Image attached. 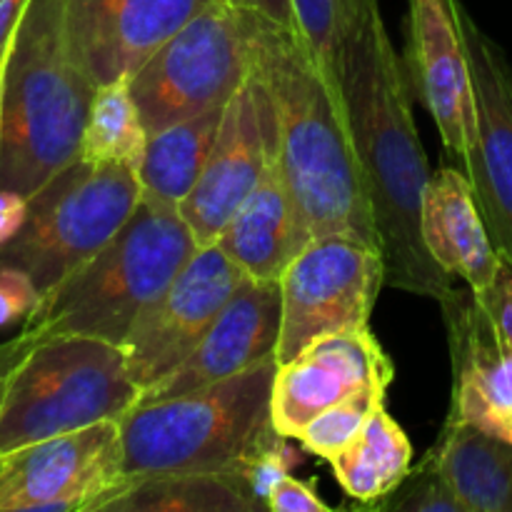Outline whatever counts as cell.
I'll use <instances>...</instances> for the list:
<instances>
[{
    "label": "cell",
    "instance_id": "cell-1",
    "mask_svg": "<svg viewBox=\"0 0 512 512\" xmlns=\"http://www.w3.org/2000/svg\"><path fill=\"white\" fill-rule=\"evenodd\" d=\"M338 80L385 258V283L445 303L458 293L455 278L430 258L420 233L433 173L413 120V88L378 0L345 40Z\"/></svg>",
    "mask_w": 512,
    "mask_h": 512
},
{
    "label": "cell",
    "instance_id": "cell-2",
    "mask_svg": "<svg viewBox=\"0 0 512 512\" xmlns=\"http://www.w3.org/2000/svg\"><path fill=\"white\" fill-rule=\"evenodd\" d=\"M255 63L273 98L280 170L305 243L345 235L380 250L340 83L325 73L298 28L268 18Z\"/></svg>",
    "mask_w": 512,
    "mask_h": 512
},
{
    "label": "cell",
    "instance_id": "cell-3",
    "mask_svg": "<svg viewBox=\"0 0 512 512\" xmlns=\"http://www.w3.org/2000/svg\"><path fill=\"white\" fill-rule=\"evenodd\" d=\"M93 95L65 40V0H30L5 68L0 190L30 198L78 158Z\"/></svg>",
    "mask_w": 512,
    "mask_h": 512
},
{
    "label": "cell",
    "instance_id": "cell-4",
    "mask_svg": "<svg viewBox=\"0 0 512 512\" xmlns=\"http://www.w3.org/2000/svg\"><path fill=\"white\" fill-rule=\"evenodd\" d=\"M198 248L178 208L140 195L138 208L110 243L40 298L20 338L30 348L55 335H88L123 345L135 320Z\"/></svg>",
    "mask_w": 512,
    "mask_h": 512
},
{
    "label": "cell",
    "instance_id": "cell-5",
    "mask_svg": "<svg viewBox=\"0 0 512 512\" xmlns=\"http://www.w3.org/2000/svg\"><path fill=\"white\" fill-rule=\"evenodd\" d=\"M278 355L228 380L138 403L120 420V458L128 480L183 473H233L275 433L270 395Z\"/></svg>",
    "mask_w": 512,
    "mask_h": 512
},
{
    "label": "cell",
    "instance_id": "cell-6",
    "mask_svg": "<svg viewBox=\"0 0 512 512\" xmlns=\"http://www.w3.org/2000/svg\"><path fill=\"white\" fill-rule=\"evenodd\" d=\"M138 400L123 345L88 335L40 340L8 375L0 455L105 420L120 423Z\"/></svg>",
    "mask_w": 512,
    "mask_h": 512
},
{
    "label": "cell",
    "instance_id": "cell-7",
    "mask_svg": "<svg viewBox=\"0 0 512 512\" xmlns=\"http://www.w3.org/2000/svg\"><path fill=\"white\" fill-rule=\"evenodd\" d=\"M138 170L75 158L28 198V220L0 245V265L25 270L40 298L88 263L140 203Z\"/></svg>",
    "mask_w": 512,
    "mask_h": 512
},
{
    "label": "cell",
    "instance_id": "cell-8",
    "mask_svg": "<svg viewBox=\"0 0 512 512\" xmlns=\"http://www.w3.org/2000/svg\"><path fill=\"white\" fill-rule=\"evenodd\" d=\"M263 15L218 0L128 78L148 135L220 108L253 73Z\"/></svg>",
    "mask_w": 512,
    "mask_h": 512
},
{
    "label": "cell",
    "instance_id": "cell-9",
    "mask_svg": "<svg viewBox=\"0 0 512 512\" xmlns=\"http://www.w3.org/2000/svg\"><path fill=\"white\" fill-rule=\"evenodd\" d=\"M278 283L283 295L278 363H288L325 335L368 325L385 285V258L363 240L325 235L290 260Z\"/></svg>",
    "mask_w": 512,
    "mask_h": 512
},
{
    "label": "cell",
    "instance_id": "cell-10",
    "mask_svg": "<svg viewBox=\"0 0 512 512\" xmlns=\"http://www.w3.org/2000/svg\"><path fill=\"white\" fill-rule=\"evenodd\" d=\"M118 420L0 455V512H100L128 478Z\"/></svg>",
    "mask_w": 512,
    "mask_h": 512
},
{
    "label": "cell",
    "instance_id": "cell-11",
    "mask_svg": "<svg viewBox=\"0 0 512 512\" xmlns=\"http://www.w3.org/2000/svg\"><path fill=\"white\" fill-rule=\"evenodd\" d=\"M258 60V58H255ZM278 155V128L270 90L258 63L225 105L203 175L178 205L198 245L218 240Z\"/></svg>",
    "mask_w": 512,
    "mask_h": 512
},
{
    "label": "cell",
    "instance_id": "cell-12",
    "mask_svg": "<svg viewBox=\"0 0 512 512\" xmlns=\"http://www.w3.org/2000/svg\"><path fill=\"white\" fill-rule=\"evenodd\" d=\"M473 80L478 138L463 163L498 255L512 263V60L450 0Z\"/></svg>",
    "mask_w": 512,
    "mask_h": 512
},
{
    "label": "cell",
    "instance_id": "cell-13",
    "mask_svg": "<svg viewBox=\"0 0 512 512\" xmlns=\"http://www.w3.org/2000/svg\"><path fill=\"white\" fill-rule=\"evenodd\" d=\"M248 275L218 243L200 245L173 283L135 320L123 350L140 393L178 368Z\"/></svg>",
    "mask_w": 512,
    "mask_h": 512
},
{
    "label": "cell",
    "instance_id": "cell-14",
    "mask_svg": "<svg viewBox=\"0 0 512 512\" xmlns=\"http://www.w3.org/2000/svg\"><path fill=\"white\" fill-rule=\"evenodd\" d=\"M218 0H65V40L100 85L128 80L140 65Z\"/></svg>",
    "mask_w": 512,
    "mask_h": 512
},
{
    "label": "cell",
    "instance_id": "cell-15",
    "mask_svg": "<svg viewBox=\"0 0 512 512\" xmlns=\"http://www.w3.org/2000/svg\"><path fill=\"white\" fill-rule=\"evenodd\" d=\"M393 375V363L368 325L325 335L288 363H278L270 423L278 435L298 440L323 410L365 388H388Z\"/></svg>",
    "mask_w": 512,
    "mask_h": 512
},
{
    "label": "cell",
    "instance_id": "cell-16",
    "mask_svg": "<svg viewBox=\"0 0 512 512\" xmlns=\"http://www.w3.org/2000/svg\"><path fill=\"white\" fill-rule=\"evenodd\" d=\"M405 73L445 150L465 163L478 138L473 80L450 0H410Z\"/></svg>",
    "mask_w": 512,
    "mask_h": 512
},
{
    "label": "cell",
    "instance_id": "cell-17",
    "mask_svg": "<svg viewBox=\"0 0 512 512\" xmlns=\"http://www.w3.org/2000/svg\"><path fill=\"white\" fill-rule=\"evenodd\" d=\"M283 295L278 280L245 278L193 353L140 393L138 403L178 398L228 380L278 355Z\"/></svg>",
    "mask_w": 512,
    "mask_h": 512
},
{
    "label": "cell",
    "instance_id": "cell-18",
    "mask_svg": "<svg viewBox=\"0 0 512 512\" xmlns=\"http://www.w3.org/2000/svg\"><path fill=\"white\" fill-rule=\"evenodd\" d=\"M440 305L455 370L450 420L512 443V350L473 293L463 295L458 290Z\"/></svg>",
    "mask_w": 512,
    "mask_h": 512
},
{
    "label": "cell",
    "instance_id": "cell-19",
    "mask_svg": "<svg viewBox=\"0 0 512 512\" xmlns=\"http://www.w3.org/2000/svg\"><path fill=\"white\" fill-rule=\"evenodd\" d=\"M420 233L430 258L448 275L483 295L493 285L500 255L480 215L465 170L443 168L430 175L420 210Z\"/></svg>",
    "mask_w": 512,
    "mask_h": 512
},
{
    "label": "cell",
    "instance_id": "cell-20",
    "mask_svg": "<svg viewBox=\"0 0 512 512\" xmlns=\"http://www.w3.org/2000/svg\"><path fill=\"white\" fill-rule=\"evenodd\" d=\"M215 243L255 280H280L290 260L308 245L300 235L278 155Z\"/></svg>",
    "mask_w": 512,
    "mask_h": 512
},
{
    "label": "cell",
    "instance_id": "cell-21",
    "mask_svg": "<svg viewBox=\"0 0 512 512\" xmlns=\"http://www.w3.org/2000/svg\"><path fill=\"white\" fill-rule=\"evenodd\" d=\"M430 458L468 512H512V443L508 440L448 418Z\"/></svg>",
    "mask_w": 512,
    "mask_h": 512
},
{
    "label": "cell",
    "instance_id": "cell-22",
    "mask_svg": "<svg viewBox=\"0 0 512 512\" xmlns=\"http://www.w3.org/2000/svg\"><path fill=\"white\" fill-rule=\"evenodd\" d=\"M225 105L148 135V145L138 168L143 198L170 208H178L188 198L208 163Z\"/></svg>",
    "mask_w": 512,
    "mask_h": 512
},
{
    "label": "cell",
    "instance_id": "cell-23",
    "mask_svg": "<svg viewBox=\"0 0 512 512\" xmlns=\"http://www.w3.org/2000/svg\"><path fill=\"white\" fill-rule=\"evenodd\" d=\"M328 463L345 495L358 503H383L410 475L413 445L383 403Z\"/></svg>",
    "mask_w": 512,
    "mask_h": 512
},
{
    "label": "cell",
    "instance_id": "cell-24",
    "mask_svg": "<svg viewBox=\"0 0 512 512\" xmlns=\"http://www.w3.org/2000/svg\"><path fill=\"white\" fill-rule=\"evenodd\" d=\"M243 483L223 473L153 475L128 480L100 512H258Z\"/></svg>",
    "mask_w": 512,
    "mask_h": 512
},
{
    "label": "cell",
    "instance_id": "cell-25",
    "mask_svg": "<svg viewBox=\"0 0 512 512\" xmlns=\"http://www.w3.org/2000/svg\"><path fill=\"white\" fill-rule=\"evenodd\" d=\"M145 145H148V128L130 95L128 80L95 88L78 158L88 163H123L138 170Z\"/></svg>",
    "mask_w": 512,
    "mask_h": 512
},
{
    "label": "cell",
    "instance_id": "cell-26",
    "mask_svg": "<svg viewBox=\"0 0 512 512\" xmlns=\"http://www.w3.org/2000/svg\"><path fill=\"white\" fill-rule=\"evenodd\" d=\"M290 3L300 35L325 73L340 83L338 68L345 40L363 23L375 0H290Z\"/></svg>",
    "mask_w": 512,
    "mask_h": 512
},
{
    "label": "cell",
    "instance_id": "cell-27",
    "mask_svg": "<svg viewBox=\"0 0 512 512\" xmlns=\"http://www.w3.org/2000/svg\"><path fill=\"white\" fill-rule=\"evenodd\" d=\"M388 388H365L310 420L298 435L300 445L315 458L330 460L363 430L370 415L385 403Z\"/></svg>",
    "mask_w": 512,
    "mask_h": 512
},
{
    "label": "cell",
    "instance_id": "cell-28",
    "mask_svg": "<svg viewBox=\"0 0 512 512\" xmlns=\"http://www.w3.org/2000/svg\"><path fill=\"white\" fill-rule=\"evenodd\" d=\"M385 508L398 512H468L458 495L445 483L430 455L425 458L423 468L410 470L408 478L388 498Z\"/></svg>",
    "mask_w": 512,
    "mask_h": 512
},
{
    "label": "cell",
    "instance_id": "cell-29",
    "mask_svg": "<svg viewBox=\"0 0 512 512\" xmlns=\"http://www.w3.org/2000/svg\"><path fill=\"white\" fill-rule=\"evenodd\" d=\"M40 290L25 270L0 265V330L28 320L38 308Z\"/></svg>",
    "mask_w": 512,
    "mask_h": 512
},
{
    "label": "cell",
    "instance_id": "cell-30",
    "mask_svg": "<svg viewBox=\"0 0 512 512\" xmlns=\"http://www.w3.org/2000/svg\"><path fill=\"white\" fill-rule=\"evenodd\" d=\"M478 303L488 313L490 323L495 325L503 343L512 350V263L500 255L498 273H495L493 285L483 295H475Z\"/></svg>",
    "mask_w": 512,
    "mask_h": 512
},
{
    "label": "cell",
    "instance_id": "cell-31",
    "mask_svg": "<svg viewBox=\"0 0 512 512\" xmlns=\"http://www.w3.org/2000/svg\"><path fill=\"white\" fill-rule=\"evenodd\" d=\"M265 508L270 512H330L328 503L315 493L313 483H303V480L293 478V475H283L278 483L270 488L268 498H265Z\"/></svg>",
    "mask_w": 512,
    "mask_h": 512
},
{
    "label": "cell",
    "instance_id": "cell-32",
    "mask_svg": "<svg viewBox=\"0 0 512 512\" xmlns=\"http://www.w3.org/2000/svg\"><path fill=\"white\" fill-rule=\"evenodd\" d=\"M28 220V195L0 190V245L10 243Z\"/></svg>",
    "mask_w": 512,
    "mask_h": 512
},
{
    "label": "cell",
    "instance_id": "cell-33",
    "mask_svg": "<svg viewBox=\"0 0 512 512\" xmlns=\"http://www.w3.org/2000/svg\"><path fill=\"white\" fill-rule=\"evenodd\" d=\"M28 5L30 0H0V60L10 55L15 33H18Z\"/></svg>",
    "mask_w": 512,
    "mask_h": 512
},
{
    "label": "cell",
    "instance_id": "cell-34",
    "mask_svg": "<svg viewBox=\"0 0 512 512\" xmlns=\"http://www.w3.org/2000/svg\"><path fill=\"white\" fill-rule=\"evenodd\" d=\"M230 3L253 10V13H260L263 18L273 20V23L278 25H285V28H298V25H295V13L290 0H230Z\"/></svg>",
    "mask_w": 512,
    "mask_h": 512
},
{
    "label": "cell",
    "instance_id": "cell-35",
    "mask_svg": "<svg viewBox=\"0 0 512 512\" xmlns=\"http://www.w3.org/2000/svg\"><path fill=\"white\" fill-rule=\"evenodd\" d=\"M28 350H30V345L25 343L20 335L18 338H13V340H8V343L0 345V375L10 373V370H13L15 365L23 360V355L28 353Z\"/></svg>",
    "mask_w": 512,
    "mask_h": 512
},
{
    "label": "cell",
    "instance_id": "cell-36",
    "mask_svg": "<svg viewBox=\"0 0 512 512\" xmlns=\"http://www.w3.org/2000/svg\"><path fill=\"white\" fill-rule=\"evenodd\" d=\"M8 68V65H5ZM5 68L0 70V148H3V95H5Z\"/></svg>",
    "mask_w": 512,
    "mask_h": 512
},
{
    "label": "cell",
    "instance_id": "cell-37",
    "mask_svg": "<svg viewBox=\"0 0 512 512\" xmlns=\"http://www.w3.org/2000/svg\"><path fill=\"white\" fill-rule=\"evenodd\" d=\"M8 58H10V55H8ZM8 58H5V60H0V70H3L5 65H8Z\"/></svg>",
    "mask_w": 512,
    "mask_h": 512
}]
</instances>
